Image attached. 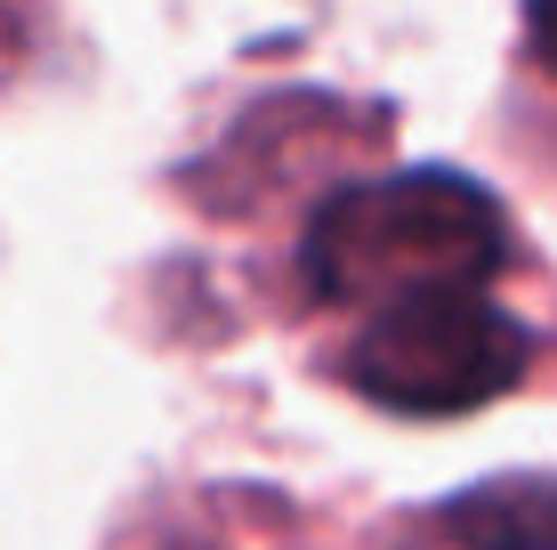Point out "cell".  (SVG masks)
<instances>
[{
  "label": "cell",
  "instance_id": "6da1fadb",
  "mask_svg": "<svg viewBox=\"0 0 557 550\" xmlns=\"http://www.w3.org/2000/svg\"><path fill=\"white\" fill-rule=\"evenodd\" d=\"M509 259L502 203L460 170H388V179L339 186L307 219L299 268L323 300H388L436 292V283H476L485 292Z\"/></svg>",
  "mask_w": 557,
  "mask_h": 550
},
{
  "label": "cell",
  "instance_id": "7a4b0ae2",
  "mask_svg": "<svg viewBox=\"0 0 557 550\" xmlns=\"http://www.w3.org/2000/svg\"><path fill=\"white\" fill-rule=\"evenodd\" d=\"M525 365H533V340L509 308H493L476 283H436V292H405L363 316L348 381L388 413L453 421V413L509 396L525 381Z\"/></svg>",
  "mask_w": 557,
  "mask_h": 550
},
{
  "label": "cell",
  "instance_id": "3957f363",
  "mask_svg": "<svg viewBox=\"0 0 557 550\" xmlns=\"http://www.w3.org/2000/svg\"><path fill=\"white\" fill-rule=\"evenodd\" d=\"M445 535L460 550H557V478L517 469V478L469 486L445 502Z\"/></svg>",
  "mask_w": 557,
  "mask_h": 550
},
{
  "label": "cell",
  "instance_id": "277c9868",
  "mask_svg": "<svg viewBox=\"0 0 557 550\" xmlns=\"http://www.w3.org/2000/svg\"><path fill=\"white\" fill-rule=\"evenodd\" d=\"M525 41H533V57L557 73V0H525Z\"/></svg>",
  "mask_w": 557,
  "mask_h": 550
}]
</instances>
